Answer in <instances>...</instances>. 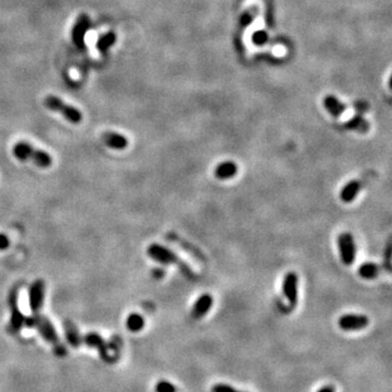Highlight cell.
I'll use <instances>...</instances> for the list:
<instances>
[{"mask_svg": "<svg viewBox=\"0 0 392 392\" xmlns=\"http://www.w3.org/2000/svg\"><path fill=\"white\" fill-rule=\"evenodd\" d=\"M10 308H11V317L9 323V330L10 332H19L22 327L24 326L25 316L22 314L19 306H17L16 293L11 294Z\"/></svg>", "mask_w": 392, "mask_h": 392, "instance_id": "8fae6325", "label": "cell"}, {"mask_svg": "<svg viewBox=\"0 0 392 392\" xmlns=\"http://www.w3.org/2000/svg\"><path fill=\"white\" fill-rule=\"evenodd\" d=\"M30 307L33 313H38L44 305L45 301V282L42 279L35 280L30 288Z\"/></svg>", "mask_w": 392, "mask_h": 392, "instance_id": "ba28073f", "label": "cell"}, {"mask_svg": "<svg viewBox=\"0 0 392 392\" xmlns=\"http://www.w3.org/2000/svg\"><path fill=\"white\" fill-rule=\"evenodd\" d=\"M44 105L46 108H48L49 110L52 111H57V113H59L60 115H62L64 118H66L68 121L71 122V124H80L82 121V113L72 106H70V105L66 104L63 101H61L60 98H58L57 96L54 95H48L47 97L45 98L44 101Z\"/></svg>", "mask_w": 392, "mask_h": 392, "instance_id": "277c9868", "label": "cell"}, {"mask_svg": "<svg viewBox=\"0 0 392 392\" xmlns=\"http://www.w3.org/2000/svg\"><path fill=\"white\" fill-rule=\"evenodd\" d=\"M24 326L28 327V328H36L40 337H42L46 342L54 345V347L60 343L55 326L52 325V323L47 317H45L43 315H39L38 313H33L32 316L25 317Z\"/></svg>", "mask_w": 392, "mask_h": 392, "instance_id": "7a4b0ae2", "label": "cell"}, {"mask_svg": "<svg viewBox=\"0 0 392 392\" xmlns=\"http://www.w3.org/2000/svg\"><path fill=\"white\" fill-rule=\"evenodd\" d=\"M317 392H335V388L331 387V386H325V387L320 388Z\"/></svg>", "mask_w": 392, "mask_h": 392, "instance_id": "4316f807", "label": "cell"}, {"mask_svg": "<svg viewBox=\"0 0 392 392\" xmlns=\"http://www.w3.org/2000/svg\"><path fill=\"white\" fill-rule=\"evenodd\" d=\"M238 171H239V167L235 161L226 160L218 163V165L215 167L214 174L216 179L225 181L235 178Z\"/></svg>", "mask_w": 392, "mask_h": 392, "instance_id": "7c38bea8", "label": "cell"}, {"mask_svg": "<svg viewBox=\"0 0 392 392\" xmlns=\"http://www.w3.org/2000/svg\"><path fill=\"white\" fill-rule=\"evenodd\" d=\"M64 331H66V338L70 345H72L73 348H78L82 344V336L71 321H67L64 324Z\"/></svg>", "mask_w": 392, "mask_h": 392, "instance_id": "ac0fdd59", "label": "cell"}, {"mask_svg": "<svg viewBox=\"0 0 392 392\" xmlns=\"http://www.w3.org/2000/svg\"><path fill=\"white\" fill-rule=\"evenodd\" d=\"M12 154L20 161H32L39 168H48L52 163L51 156L43 149L34 147L27 142L14 144Z\"/></svg>", "mask_w": 392, "mask_h": 392, "instance_id": "6da1fadb", "label": "cell"}, {"mask_svg": "<svg viewBox=\"0 0 392 392\" xmlns=\"http://www.w3.org/2000/svg\"><path fill=\"white\" fill-rule=\"evenodd\" d=\"M370 318L363 314H344L338 319V326L344 331H355L366 328Z\"/></svg>", "mask_w": 392, "mask_h": 392, "instance_id": "8992f818", "label": "cell"}, {"mask_svg": "<svg viewBox=\"0 0 392 392\" xmlns=\"http://www.w3.org/2000/svg\"><path fill=\"white\" fill-rule=\"evenodd\" d=\"M115 40H116V34L108 33V34L105 35V36L101 37V39L98 40V48L102 49V50H106L115 43Z\"/></svg>", "mask_w": 392, "mask_h": 392, "instance_id": "7402d4cb", "label": "cell"}, {"mask_svg": "<svg viewBox=\"0 0 392 392\" xmlns=\"http://www.w3.org/2000/svg\"><path fill=\"white\" fill-rule=\"evenodd\" d=\"M345 127L351 131L358 132L361 134L367 133L370 131V128H371L368 121L363 118L362 116H354L353 118H351L350 120L345 122Z\"/></svg>", "mask_w": 392, "mask_h": 392, "instance_id": "2e32d148", "label": "cell"}, {"mask_svg": "<svg viewBox=\"0 0 392 392\" xmlns=\"http://www.w3.org/2000/svg\"><path fill=\"white\" fill-rule=\"evenodd\" d=\"M324 106L333 118H340V117L344 114V111L347 110L345 105L342 104L339 99H337L332 95L327 96L324 99Z\"/></svg>", "mask_w": 392, "mask_h": 392, "instance_id": "9a60e30c", "label": "cell"}, {"mask_svg": "<svg viewBox=\"0 0 392 392\" xmlns=\"http://www.w3.org/2000/svg\"><path fill=\"white\" fill-rule=\"evenodd\" d=\"M147 255L151 260L159 262L161 265H177L184 271H189L188 266L183 264V261L180 260V257L174 253L173 251L163 247L161 244L153 243L147 248Z\"/></svg>", "mask_w": 392, "mask_h": 392, "instance_id": "3957f363", "label": "cell"}, {"mask_svg": "<svg viewBox=\"0 0 392 392\" xmlns=\"http://www.w3.org/2000/svg\"><path fill=\"white\" fill-rule=\"evenodd\" d=\"M337 245L339 256L345 266L354 264L356 257V245L353 235L351 232H342L338 236Z\"/></svg>", "mask_w": 392, "mask_h": 392, "instance_id": "5b68a950", "label": "cell"}, {"mask_svg": "<svg viewBox=\"0 0 392 392\" xmlns=\"http://www.w3.org/2000/svg\"><path fill=\"white\" fill-rule=\"evenodd\" d=\"M380 267L375 262L367 261L359 267V276L365 280H373L379 276Z\"/></svg>", "mask_w": 392, "mask_h": 392, "instance_id": "e0dca14e", "label": "cell"}, {"mask_svg": "<svg viewBox=\"0 0 392 392\" xmlns=\"http://www.w3.org/2000/svg\"><path fill=\"white\" fill-rule=\"evenodd\" d=\"M102 141L104 142V144H106L108 147L116 150L126 149L129 145L128 138L125 135L111 131H107L102 134Z\"/></svg>", "mask_w": 392, "mask_h": 392, "instance_id": "4fadbf2b", "label": "cell"}, {"mask_svg": "<svg viewBox=\"0 0 392 392\" xmlns=\"http://www.w3.org/2000/svg\"><path fill=\"white\" fill-rule=\"evenodd\" d=\"M126 325L129 331L139 332L145 327V319L141 314L132 313L128 316Z\"/></svg>", "mask_w": 392, "mask_h": 392, "instance_id": "d6986e66", "label": "cell"}, {"mask_svg": "<svg viewBox=\"0 0 392 392\" xmlns=\"http://www.w3.org/2000/svg\"><path fill=\"white\" fill-rule=\"evenodd\" d=\"M267 39H268V36H267V34H266L265 32L259 31V32H256V33L253 35V42H254L256 45H262V44H265V43L267 42Z\"/></svg>", "mask_w": 392, "mask_h": 392, "instance_id": "cb8c5ba5", "label": "cell"}, {"mask_svg": "<svg viewBox=\"0 0 392 392\" xmlns=\"http://www.w3.org/2000/svg\"><path fill=\"white\" fill-rule=\"evenodd\" d=\"M282 293L292 307L298 302V277L293 271L285 273L282 281Z\"/></svg>", "mask_w": 392, "mask_h": 392, "instance_id": "52a82bcc", "label": "cell"}, {"mask_svg": "<svg viewBox=\"0 0 392 392\" xmlns=\"http://www.w3.org/2000/svg\"><path fill=\"white\" fill-rule=\"evenodd\" d=\"M82 343L86 344L87 347L97 349L99 355L102 356L104 361H109L110 356L108 354L109 345L105 341V339L97 332H89L82 337Z\"/></svg>", "mask_w": 392, "mask_h": 392, "instance_id": "9c48e42d", "label": "cell"}, {"mask_svg": "<svg viewBox=\"0 0 392 392\" xmlns=\"http://www.w3.org/2000/svg\"><path fill=\"white\" fill-rule=\"evenodd\" d=\"M259 7L257 5H251L250 8L244 11L241 17H240V26L247 27L252 21H254L255 17L259 14Z\"/></svg>", "mask_w": 392, "mask_h": 392, "instance_id": "44dd1931", "label": "cell"}, {"mask_svg": "<svg viewBox=\"0 0 392 392\" xmlns=\"http://www.w3.org/2000/svg\"><path fill=\"white\" fill-rule=\"evenodd\" d=\"M154 274H155V278L157 279H160L165 272H163L162 269H154Z\"/></svg>", "mask_w": 392, "mask_h": 392, "instance_id": "83f0119b", "label": "cell"}, {"mask_svg": "<svg viewBox=\"0 0 392 392\" xmlns=\"http://www.w3.org/2000/svg\"><path fill=\"white\" fill-rule=\"evenodd\" d=\"M87 26H89V17L86 15L80 16V19L78 20L77 25H75L73 31V37L75 42L78 43V45H81V43L83 42Z\"/></svg>", "mask_w": 392, "mask_h": 392, "instance_id": "ffe728a7", "label": "cell"}, {"mask_svg": "<svg viewBox=\"0 0 392 392\" xmlns=\"http://www.w3.org/2000/svg\"><path fill=\"white\" fill-rule=\"evenodd\" d=\"M10 247V239L4 235V233H0V251L7 250Z\"/></svg>", "mask_w": 392, "mask_h": 392, "instance_id": "484cf974", "label": "cell"}, {"mask_svg": "<svg viewBox=\"0 0 392 392\" xmlns=\"http://www.w3.org/2000/svg\"><path fill=\"white\" fill-rule=\"evenodd\" d=\"M156 392H177L174 386L168 380H160L155 386Z\"/></svg>", "mask_w": 392, "mask_h": 392, "instance_id": "603a6c76", "label": "cell"}, {"mask_svg": "<svg viewBox=\"0 0 392 392\" xmlns=\"http://www.w3.org/2000/svg\"><path fill=\"white\" fill-rule=\"evenodd\" d=\"M361 188H362V183L359 180L349 181L348 183H345L343 185V188L340 191L341 201L345 204L352 203L360 194Z\"/></svg>", "mask_w": 392, "mask_h": 392, "instance_id": "5bb4252c", "label": "cell"}, {"mask_svg": "<svg viewBox=\"0 0 392 392\" xmlns=\"http://www.w3.org/2000/svg\"><path fill=\"white\" fill-rule=\"evenodd\" d=\"M214 305V297L209 293H203L197 297L191 309V316L194 319H201L208 314Z\"/></svg>", "mask_w": 392, "mask_h": 392, "instance_id": "30bf717a", "label": "cell"}, {"mask_svg": "<svg viewBox=\"0 0 392 392\" xmlns=\"http://www.w3.org/2000/svg\"><path fill=\"white\" fill-rule=\"evenodd\" d=\"M213 392H240V391L233 389L232 387H230V386H228V385L218 384L213 387Z\"/></svg>", "mask_w": 392, "mask_h": 392, "instance_id": "d4e9b609", "label": "cell"}]
</instances>
